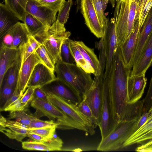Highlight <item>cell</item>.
<instances>
[{
	"label": "cell",
	"instance_id": "obj_44",
	"mask_svg": "<svg viewBox=\"0 0 152 152\" xmlns=\"http://www.w3.org/2000/svg\"><path fill=\"white\" fill-rule=\"evenodd\" d=\"M36 88L33 87L27 88L21 98L22 103L28 106L33 99L34 91Z\"/></svg>",
	"mask_w": 152,
	"mask_h": 152
},
{
	"label": "cell",
	"instance_id": "obj_39",
	"mask_svg": "<svg viewBox=\"0 0 152 152\" xmlns=\"http://www.w3.org/2000/svg\"><path fill=\"white\" fill-rule=\"evenodd\" d=\"M56 127H46L39 128H30L29 132L38 134L47 138L52 137L55 133Z\"/></svg>",
	"mask_w": 152,
	"mask_h": 152
},
{
	"label": "cell",
	"instance_id": "obj_48",
	"mask_svg": "<svg viewBox=\"0 0 152 152\" xmlns=\"http://www.w3.org/2000/svg\"><path fill=\"white\" fill-rule=\"evenodd\" d=\"M28 137L32 140L35 141H41L48 139L37 134L28 132Z\"/></svg>",
	"mask_w": 152,
	"mask_h": 152
},
{
	"label": "cell",
	"instance_id": "obj_21",
	"mask_svg": "<svg viewBox=\"0 0 152 152\" xmlns=\"http://www.w3.org/2000/svg\"><path fill=\"white\" fill-rule=\"evenodd\" d=\"M152 65V33L145 46L138 60L134 64L131 70L130 76L145 74Z\"/></svg>",
	"mask_w": 152,
	"mask_h": 152
},
{
	"label": "cell",
	"instance_id": "obj_1",
	"mask_svg": "<svg viewBox=\"0 0 152 152\" xmlns=\"http://www.w3.org/2000/svg\"><path fill=\"white\" fill-rule=\"evenodd\" d=\"M131 70L124 63L118 46L109 80L113 116L118 123L129 120L133 108V104L127 102L128 80Z\"/></svg>",
	"mask_w": 152,
	"mask_h": 152
},
{
	"label": "cell",
	"instance_id": "obj_31",
	"mask_svg": "<svg viewBox=\"0 0 152 152\" xmlns=\"http://www.w3.org/2000/svg\"><path fill=\"white\" fill-rule=\"evenodd\" d=\"M22 96L12 95L5 103L1 111H9L12 112L23 110L28 107V105L23 104L20 99Z\"/></svg>",
	"mask_w": 152,
	"mask_h": 152
},
{
	"label": "cell",
	"instance_id": "obj_24",
	"mask_svg": "<svg viewBox=\"0 0 152 152\" xmlns=\"http://www.w3.org/2000/svg\"><path fill=\"white\" fill-rule=\"evenodd\" d=\"M152 33V7L138 35L134 58L133 65L138 60L143 49Z\"/></svg>",
	"mask_w": 152,
	"mask_h": 152
},
{
	"label": "cell",
	"instance_id": "obj_50",
	"mask_svg": "<svg viewBox=\"0 0 152 152\" xmlns=\"http://www.w3.org/2000/svg\"><path fill=\"white\" fill-rule=\"evenodd\" d=\"M120 0H115L116 1V2H117V1H120Z\"/></svg>",
	"mask_w": 152,
	"mask_h": 152
},
{
	"label": "cell",
	"instance_id": "obj_11",
	"mask_svg": "<svg viewBox=\"0 0 152 152\" xmlns=\"http://www.w3.org/2000/svg\"><path fill=\"white\" fill-rule=\"evenodd\" d=\"M42 62L35 52L21 64L17 83L12 95L23 96L28 88L33 69L38 63Z\"/></svg>",
	"mask_w": 152,
	"mask_h": 152
},
{
	"label": "cell",
	"instance_id": "obj_41",
	"mask_svg": "<svg viewBox=\"0 0 152 152\" xmlns=\"http://www.w3.org/2000/svg\"><path fill=\"white\" fill-rule=\"evenodd\" d=\"M40 3L57 12L59 11L65 0H37Z\"/></svg>",
	"mask_w": 152,
	"mask_h": 152
},
{
	"label": "cell",
	"instance_id": "obj_29",
	"mask_svg": "<svg viewBox=\"0 0 152 152\" xmlns=\"http://www.w3.org/2000/svg\"><path fill=\"white\" fill-rule=\"evenodd\" d=\"M69 47L72 55L76 64L87 73L94 75V71L76 46L74 40L69 39Z\"/></svg>",
	"mask_w": 152,
	"mask_h": 152
},
{
	"label": "cell",
	"instance_id": "obj_22",
	"mask_svg": "<svg viewBox=\"0 0 152 152\" xmlns=\"http://www.w3.org/2000/svg\"><path fill=\"white\" fill-rule=\"evenodd\" d=\"M147 82L145 74L129 77L128 88L127 102L134 103L141 99Z\"/></svg>",
	"mask_w": 152,
	"mask_h": 152
},
{
	"label": "cell",
	"instance_id": "obj_15",
	"mask_svg": "<svg viewBox=\"0 0 152 152\" xmlns=\"http://www.w3.org/2000/svg\"><path fill=\"white\" fill-rule=\"evenodd\" d=\"M31 128L17 121L7 119L1 115L0 131L9 138L21 142L28 137Z\"/></svg>",
	"mask_w": 152,
	"mask_h": 152
},
{
	"label": "cell",
	"instance_id": "obj_38",
	"mask_svg": "<svg viewBox=\"0 0 152 152\" xmlns=\"http://www.w3.org/2000/svg\"><path fill=\"white\" fill-rule=\"evenodd\" d=\"M69 39L62 43L61 49V55L62 62L68 64L74 63L75 60L71 53Z\"/></svg>",
	"mask_w": 152,
	"mask_h": 152
},
{
	"label": "cell",
	"instance_id": "obj_35",
	"mask_svg": "<svg viewBox=\"0 0 152 152\" xmlns=\"http://www.w3.org/2000/svg\"><path fill=\"white\" fill-rule=\"evenodd\" d=\"M35 52L42 63L54 71L55 65L43 45L40 44Z\"/></svg>",
	"mask_w": 152,
	"mask_h": 152
},
{
	"label": "cell",
	"instance_id": "obj_36",
	"mask_svg": "<svg viewBox=\"0 0 152 152\" xmlns=\"http://www.w3.org/2000/svg\"><path fill=\"white\" fill-rule=\"evenodd\" d=\"M72 0L65 1L58 11L56 20L59 23L64 25L69 18V12L72 5Z\"/></svg>",
	"mask_w": 152,
	"mask_h": 152
},
{
	"label": "cell",
	"instance_id": "obj_6",
	"mask_svg": "<svg viewBox=\"0 0 152 152\" xmlns=\"http://www.w3.org/2000/svg\"><path fill=\"white\" fill-rule=\"evenodd\" d=\"M138 119L124 120L119 122L107 136L101 139L97 150L108 151L123 148L125 142L137 130L136 125Z\"/></svg>",
	"mask_w": 152,
	"mask_h": 152
},
{
	"label": "cell",
	"instance_id": "obj_42",
	"mask_svg": "<svg viewBox=\"0 0 152 152\" xmlns=\"http://www.w3.org/2000/svg\"><path fill=\"white\" fill-rule=\"evenodd\" d=\"M142 100L143 113L148 111L152 105V76L147 94Z\"/></svg>",
	"mask_w": 152,
	"mask_h": 152
},
{
	"label": "cell",
	"instance_id": "obj_34",
	"mask_svg": "<svg viewBox=\"0 0 152 152\" xmlns=\"http://www.w3.org/2000/svg\"><path fill=\"white\" fill-rule=\"evenodd\" d=\"M26 109L21 111L10 112L8 119H14L26 126H29L31 122L38 118L33 115L28 114L26 111Z\"/></svg>",
	"mask_w": 152,
	"mask_h": 152
},
{
	"label": "cell",
	"instance_id": "obj_49",
	"mask_svg": "<svg viewBox=\"0 0 152 152\" xmlns=\"http://www.w3.org/2000/svg\"><path fill=\"white\" fill-rule=\"evenodd\" d=\"M110 2L111 5L113 7V8L115 7V3L116 2L115 0H109Z\"/></svg>",
	"mask_w": 152,
	"mask_h": 152
},
{
	"label": "cell",
	"instance_id": "obj_7",
	"mask_svg": "<svg viewBox=\"0 0 152 152\" xmlns=\"http://www.w3.org/2000/svg\"><path fill=\"white\" fill-rule=\"evenodd\" d=\"M43 89L47 93L48 101L59 108L75 122L82 125L85 128L86 133L91 135L95 133L96 127L80 112L77 105L66 101L48 90Z\"/></svg>",
	"mask_w": 152,
	"mask_h": 152
},
{
	"label": "cell",
	"instance_id": "obj_33",
	"mask_svg": "<svg viewBox=\"0 0 152 152\" xmlns=\"http://www.w3.org/2000/svg\"><path fill=\"white\" fill-rule=\"evenodd\" d=\"M23 22L29 34L31 36L34 35L45 27L40 21L26 12Z\"/></svg>",
	"mask_w": 152,
	"mask_h": 152
},
{
	"label": "cell",
	"instance_id": "obj_20",
	"mask_svg": "<svg viewBox=\"0 0 152 152\" xmlns=\"http://www.w3.org/2000/svg\"><path fill=\"white\" fill-rule=\"evenodd\" d=\"M63 142L55 133L51 138L41 141L32 140L22 142L23 149L28 150L41 151H60L62 149Z\"/></svg>",
	"mask_w": 152,
	"mask_h": 152
},
{
	"label": "cell",
	"instance_id": "obj_9",
	"mask_svg": "<svg viewBox=\"0 0 152 152\" xmlns=\"http://www.w3.org/2000/svg\"><path fill=\"white\" fill-rule=\"evenodd\" d=\"M104 75L95 76L92 85L83 97L91 108L98 126L101 119Z\"/></svg>",
	"mask_w": 152,
	"mask_h": 152
},
{
	"label": "cell",
	"instance_id": "obj_14",
	"mask_svg": "<svg viewBox=\"0 0 152 152\" xmlns=\"http://www.w3.org/2000/svg\"><path fill=\"white\" fill-rule=\"evenodd\" d=\"M25 11L40 21L45 27L50 26L56 20L57 12L37 0H28Z\"/></svg>",
	"mask_w": 152,
	"mask_h": 152
},
{
	"label": "cell",
	"instance_id": "obj_26",
	"mask_svg": "<svg viewBox=\"0 0 152 152\" xmlns=\"http://www.w3.org/2000/svg\"><path fill=\"white\" fill-rule=\"evenodd\" d=\"M0 38H1L12 26L19 22V20L6 7L0 4Z\"/></svg>",
	"mask_w": 152,
	"mask_h": 152
},
{
	"label": "cell",
	"instance_id": "obj_17",
	"mask_svg": "<svg viewBox=\"0 0 152 152\" xmlns=\"http://www.w3.org/2000/svg\"><path fill=\"white\" fill-rule=\"evenodd\" d=\"M42 88L76 105L83 99L69 86L57 78Z\"/></svg>",
	"mask_w": 152,
	"mask_h": 152
},
{
	"label": "cell",
	"instance_id": "obj_5",
	"mask_svg": "<svg viewBox=\"0 0 152 152\" xmlns=\"http://www.w3.org/2000/svg\"><path fill=\"white\" fill-rule=\"evenodd\" d=\"M31 106L35 109L34 115L39 118L47 117L58 125V129H77L86 132L85 128L68 116L64 112L48 100L34 99Z\"/></svg>",
	"mask_w": 152,
	"mask_h": 152
},
{
	"label": "cell",
	"instance_id": "obj_51",
	"mask_svg": "<svg viewBox=\"0 0 152 152\" xmlns=\"http://www.w3.org/2000/svg\"></svg>",
	"mask_w": 152,
	"mask_h": 152
},
{
	"label": "cell",
	"instance_id": "obj_47",
	"mask_svg": "<svg viewBox=\"0 0 152 152\" xmlns=\"http://www.w3.org/2000/svg\"><path fill=\"white\" fill-rule=\"evenodd\" d=\"M34 98L48 100L47 95L46 91L42 87L36 88L34 93Z\"/></svg>",
	"mask_w": 152,
	"mask_h": 152
},
{
	"label": "cell",
	"instance_id": "obj_3",
	"mask_svg": "<svg viewBox=\"0 0 152 152\" xmlns=\"http://www.w3.org/2000/svg\"><path fill=\"white\" fill-rule=\"evenodd\" d=\"M54 72L57 78L72 88L83 99L92 85L94 80L76 64L61 62L55 65Z\"/></svg>",
	"mask_w": 152,
	"mask_h": 152
},
{
	"label": "cell",
	"instance_id": "obj_28",
	"mask_svg": "<svg viewBox=\"0 0 152 152\" xmlns=\"http://www.w3.org/2000/svg\"><path fill=\"white\" fill-rule=\"evenodd\" d=\"M28 0H4L7 8L19 20L24 21Z\"/></svg>",
	"mask_w": 152,
	"mask_h": 152
},
{
	"label": "cell",
	"instance_id": "obj_32",
	"mask_svg": "<svg viewBox=\"0 0 152 152\" xmlns=\"http://www.w3.org/2000/svg\"><path fill=\"white\" fill-rule=\"evenodd\" d=\"M99 21L102 28L106 31L108 24V19L104 14L109 0H92Z\"/></svg>",
	"mask_w": 152,
	"mask_h": 152
},
{
	"label": "cell",
	"instance_id": "obj_13",
	"mask_svg": "<svg viewBox=\"0 0 152 152\" xmlns=\"http://www.w3.org/2000/svg\"><path fill=\"white\" fill-rule=\"evenodd\" d=\"M81 10L85 24L91 32L98 38L102 37L106 31L99 21L92 0H81Z\"/></svg>",
	"mask_w": 152,
	"mask_h": 152
},
{
	"label": "cell",
	"instance_id": "obj_10",
	"mask_svg": "<svg viewBox=\"0 0 152 152\" xmlns=\"http://www.w3.org/2000/svg\"><path fill=\"white\" fill-rule=\"evenodd\" d=\"M106 65L103 79L109 77L113 63L115 52L118 47L114 24H108L104 35Z\"/></svg>",
	"mask_w": 152,
	"mask_h": 152
},
{
	"label": "cell",
	"instance_id": "obj_2",
	"mask_svg": "<svg viewBox=\"0 0 152 152\" xmlns=\"http://www.w3.org/2000/svg\"><path fill=\"white\" fill-rule=\"evenodd\" d=\"M137 9L136 0H120L117 2L112 22L115 24L119 46L134 31L138 20Z\"/></svg>",
	"mask_w": 152,
	"mask_h": 152
},
{
	"label": "cell",
	"instance_id": "obj_16",
	"mask_svg": "<svg viewBox=\"0 0 152 152\" xmlns=\"http://www.w3.org/2000/svg\"><path fill=\"white\" fill-rule=\"evenodd\" d=\"M54 71L42 62L35 66L29 80L28 87H42L56 80L57 77Z\"/></svg>",
	"mask_w": 152,
	"mask_h": 152
},
{
	"label": "cell",
	"instance_id": "obj_43",
	"mask_svg": "<svg viewBox=\"0 0 152 152\" xmlns=\"http://www.w3.org/2000/svg\"><path fill=\"white\" fill-rule=\"evenodd\" d=\"M152 7V0H149L145 4L142 11L139 14L138 22L141 29Z\"/></svg>",
	"mask_w": 152,
	"mask_h": 152
},
{
	"label": "cell",
	"instance_id": "obj_12",
	"mask_svg": "<svg viewBox=\"0 0 152 152\" xmlns=\"http://www.w3.org/2000/svg\"><path fill=\"white\" fill-rule=\"evenodd\" d=\"M24 24L18 22L11 27L1 38V45L9 48L18 49L27 41L30 35Z\"/></svg>",
	"mask_w": 152,
	"mask_h": 152
},
{
	"label": "cell",
	"instance_id": "obj_30",
	"mask_svg": "<svg viewBox=\"0 0 152 152\" xmlns=\"http://www.w3.org/2000/svg\"><path fill=\"white\" fill-rule=\"evenodd\" d=\"M41 44L32 36L30 35L28 40L19 47L21 61V64L33 53Z\"/></svg>",
	"mask_w": 152,
	"mask_h": 152
},
{
	"label": "cell",
	"instance_id": "obj_18",
	"mask_svg": "<svg viewBox=\"0 0 152 152\" xmlns=\"http://www.w3.org/2000/svg\"><path fill=\"white\" fill-rule=\"evenodd\" d=\"M140 30L137 20L135 24L134 31L124 42L119 46L124 63L126 66L131 69L133 65L134 58L138 37Z\"/></svg>",
	"mask_w": 152,
	"mask_h": 152
},
{
	"label": "cell",
	"instance_id": "obj_23",
	"mask_svg": "<svg viewBox=\"0 0 152 152\" xmlns=\"http://www.w3.org/2000/svg\"><path fill=\"white\" fill-rule=\"evenodd\" d=\"M20 56L19 48H9L1 45L0 48V87L7 69Z\"/></svg>",
	"mask_w": 152,
	"mask_h": 152
},
{
	"label": "cell",
	"instance_id": "obj_40",
	"mask_svg": "<svg viewBox=\"0 0 152 152\" xmlns=\"http://www.w3.org/2000/svg\"><path fill=\"white\" fill-rule=\"evenodd\" d=\"M29 127L32 128H39L46 127H56L58 129V125L52 120L43 121L37 118L32 121Z\"/></svg>",
	"mask_w": 152,
	"mask_h": 152
},
{
	"label": "cell",
	"instance_id": "obj_46",
	"mask_svg": "<svg viewBox=\"0 0 152 152\" xmlns=\"http://www.w3.org/2000/svg\"><path fill=\"white\" fill-rule=\"evenodd\" d=\"M136 151L152 152V139L143 143L137 147L135 149Z\"/></svg>",
	"mask_w": 152,
	"mask_h": 152
},
{
	"label": "cell",
	"instance_id": "obj_8",
	"mask_svg": "<svg viewBox=\"0 0 152 152\" xmlns=\"http://www.w3.org/2000/svg\"><path fill=\"white\" fill-rule=\"evenodd\" d=\"M109 78L103 79L102 103L100 123L99 126L101 139L107 136L118 123L114 119L109 88Z\"/></svg>",
	"mask_w": 152,
	"mask_h": 152
},
{
	"label": "cell",
	"instance_id": "obj_45",
	"mask_svg": "<svg viewBox=\"0 0 152 152\" xmlns=\"http://www.w3.org/2000/svg\"><path fill=\"white\" fill-rule=\"evenodd\" d=\"M0 88L1 98L5 102L12 95L15 89L5 84H2Z\"/></svg>",
	"mask_w": 152,
	"mask_h": 152
},
{
	"label": "cell",
	"instance_id": "obj_25",
	"mask_svg": "<svg viewBox=\"0 0 152 152\" xmlns=\"http://www.w3.org/2000/svg\"><path fill=\"white\" fill-rule=\"evenodd\" d=\"M74 42L85 60L93 69L94 76H98L104 74V72L101 69L99 59L94 49L88 47L82 41L74 40Z\"/></svg>",
	"mask_w": 152,
	"mask_h": 152
},
{
	"label": "cell",
	"instance_id": "obj_37",
	"mask_svg": "<svg viewBox=\"0 0 152 152\" xmlns=\"http://www.w3.org/2000/svg\"><path fill=\"white\" fill-rule=\"evenodd\" d=\"M77 107L78 110L82 114L96 127L97 126L95 118L91 108L85 100L83 99Z\"/></svg>",
	"mask_w": 152,
	"mask_h": 152
},
{
	"label": "cell",
	"instance_id": "obj_19",
	"mask_svg": "<svg viewBox=\"0 0 152 152\" xmlns=\"http://www.w3.org/2000/svg\"><path fill=\"white\" fill-rule=\"evenodd\" d=\"M148 112V116L146 122L128 138L123 148L136 144H142L152 139V105Z\"/></svg>",
	"mask_w": 152,
	"mask_h": 152
},
{
	"label": "cell",
	"instance_id": "obj_4",
	"mask_svg": "<svg viewBox=\"0 0 152 152\" xmlns=\"http://www.w3.org/2000/svg\"><path fill=\"white\" fill-rule=\"evenodd\" d=\"M64 25L56 20L50 26L45 27L32 36L44 46L55 65L62 61L61 46L71 35L70 32L66 31Z\"/></svg>",
	"mask_w": 152,
	"mask_h": 152
},
{
	"label": "cell",
	"instance_id": "obj_27",
	"mask_svg": "<svg viewBox=\"0 0 152 152\" xmlns=\"http://www.w3.org/2000/svg\"><path fill=\"white\" fill-rule=\"evenodd\" d=\"M21 64V61L20 56L6 72L4 76L1 86L2 84H5L15 88L18 78Z\"/></svg>",
	"mask_w": 152,
	"mask_h": 152
}]
</instances>
